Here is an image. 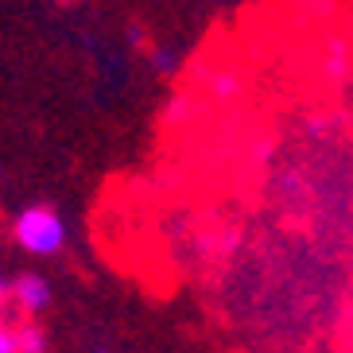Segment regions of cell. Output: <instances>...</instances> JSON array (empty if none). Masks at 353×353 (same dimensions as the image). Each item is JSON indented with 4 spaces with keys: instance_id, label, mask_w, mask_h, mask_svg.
Listing matches in <instances>:
<instances>
[{
    "instance_id": "cell-1",
    "label": "cell",
    "mask_w": 353,
    "mask_h": 353,
    "mask_svg": "<svg viewBox=\"0 0 353 353\" xmlns=\"http://www.w3.org/2000/svg\"><path fill=\"white\" fill-rule=\"evenodd\" d=\"M12 237L28 256H59L66 249L70 229L54 206H23L12 218Z\"/></svg>"
},
{
    "instance_id": "cell-2",
    "label": "cell",
    "mask_w": 353,
    "mask_h": 353,
    "mask_svg": "<svg viewBox=\"0 0 353 353\" xmlns=\"http://www.w3.org/2000/svg\"><path fill=\"white\" fill-rule=\"evenodd\" d=\"M51 299H54V291H51L47 276H39V272L12 276V311L20 314V319H43Z\"/></svg>"
},
{
    "instance_id": "cell-3",
    "label": "cell",
    "mask_w": 353,
    "mask_h": 353,
    "mask_svg": "<svg viewBox=\"0 0 353 353\" xmlns=\"http://www.w3.org/2000/svg\"><path fill=\"white\" fill-rule=\"evenodd\" d=\"M12 311V280L0 276V353H16V322H8Z\"/></svg>"
},
{
    "instance_id": "cell-4",
    "label": "cell",
    "mask_w": 353,
    "mask_h": 353,
    "mask_svg": "<svg viewBox=\"0 0 353 353\" xmlns=\"http://www.w3.org/2000/svg\"><path fill=\"white\" fill-rule=\"evenodd\" d=\"M16 353H47V330L35 319L16 322Z\"/></svg>"
},
{
    "instance_id": "cell-5",
    "label": "cell",
    "mask_w": 353,
    "mask_h": 353,
    "mask_svg": "<svg viewBox=\"0 0 353 353\" xmlns=\"http://www.w3.org/2000/svg\"><path fill=\"white\" fill-rule=\"evenodd\" d=\"M241 82L233 78V70H218V78H214V97H221V101H229V97H237Z\"/></svg>"
},
{
    "instance_id": "cell-6",
    "label": "cell",
    "mask_w": 353,
    "mask_h": 353,
    "mask_svg": "<svg viewBox=\"0 0 353 353\" xmlns=\"http://www.w3.org/2000/svg\"><path fill=\"white\" fill-rule=\"evenodd\" d=\"M152 66H156L159 74H171V70L179 66V59H175L171 51H152Z\"/></svg>"
},
{
    "instance_id": "cell-7",
    "label": "cell",
    "mask_w": 353,
    "mask_h": 353,
    "mask_svg": "<svg viewBox=\"0 0 353 353\" xmlns=\"http://www.w3.org/2000/svg\"><path fill=\"white\" fill-rule=\"evenodd\" d=\"M97 353H105V350H97Z\"/></svg>"
}]
</instances>
